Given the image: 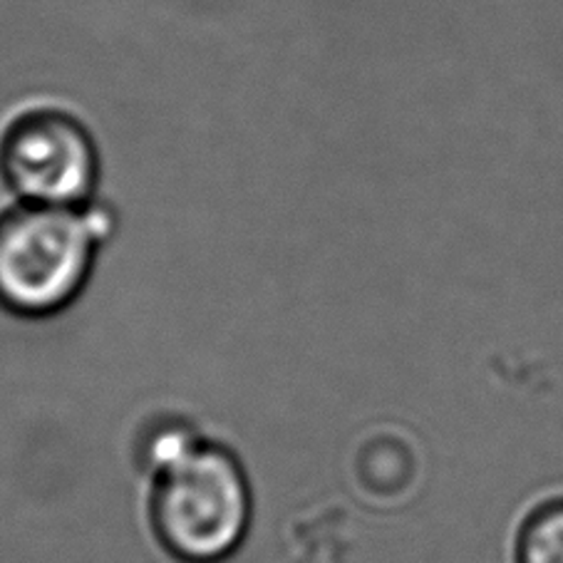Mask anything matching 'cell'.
<instances>
[{
	"instance_id": "obj_1",
	"label": "cell",
	"mask_w": 563,
	"mask_h": 563,
	"mask_svg": "<svg viewBox=\"0 0 563 563\" xmlns=\"http://www.w3.org/2000/svg\"><path fill=\"white\" fill-rule=\"evenodd\" d=\"M147 519L159 549L179 563H227L254 523V487L229 444L197 437L150 474Z\"/></svg>"
},
{
	"instance_id": "obj_2",
	"label": "cell",
	"mask_w": 563,
	"mask_h": 563,
	"mask_svg": "<svg viewBox=\"0 0 563 563\" xmlns=\"http://www.w3.org/2000/svg\"><path fill=\"white\" fill-rule=\"evenodd\" d=\"M114 229L110 209L15 201L0 211V308L21 320L70 310Z\"/></svg>"
},
{
	"instance_id": "obj_3",
	"label": "cell",
	"mask_w": 563,
	"mask_h": 563,
	"mask_svg": "<svg viewBox=\"0 0 563 563\" xmlns=\"http://www.w3.org/2000/svg\"><path fill=\"white\" fill-rule=\"evenodd\" d=\"M102 157L90 128L63 107H31L0 134V179L15 201L43 207L95 203Z\"/></svg>"
},
{
	"instance_id": "obj_4",
	"label": "cell",
	"mask_w": 563,
	"mask_h": 563,
	"mask_svg": "<svg viewBox=\"0 0 563 563\" xmlns=\"http://www.w3.org/2000/svg\"><path fill=\"white\" fill-rule=\"evenodd\" d=\"M514 563H563V494L527 511L514 533Z\"/></svg>"
}]
</instances>
